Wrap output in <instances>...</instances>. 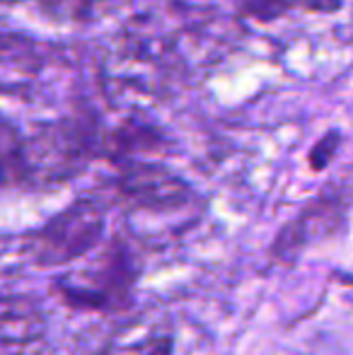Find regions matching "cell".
I'll list each match as a JSON object with an SVG mask.
<instances>
[{
	"label": "cell",
	"mask_w": 353,
	"mask_h": 355,
	"mask_svg": "<svg viewBox=\"0 0 353 355\" xmlns=\"http://www.w3.org/2000/svg\"><path fill=\"white\" fill-rule=\"evenodd\" d=\"M94 153V131L80 119L44 123L32 136H15L3 126L5 184L46 189L73 179Z\"/></svg>",
	"instance_id": "6da1fadb"
},
{
	"label": "cell",
	"mask_w": 353,
	"mask_h": 355,
	"mask_svg": "<svg viewBox=\"0 0 353 355\" xmlns=\"http://www.w3.org/2000/svg\"><path fill=\"white\" fill-rule=\"evenodd\" d=\"M136 278L138 271L131 252L114 239L85 268L58 278L56 288L73 307L114 312L131 302Z\"/></svg>",
	"instance_id": "7a4b0ae2"
},
{
	"label": "cell",
	"mask_w": 353,
	"mask_h": 355,
	"mask_svg": "<svg viewBox=\"0 0 353 355\" xmlns=\"http://www.w3.org/2000/svg\"><path fill=\"white\" fill-rule=\"evenodd\" d=\"M102 232L104 208L92 198H83L29 234L24 239V254L37 266H61L92 252Z\"/></svg>",
	"instance_id": "3957f363"
},
{
	"label": "cell",
	"mask_w": 353,
	"mask_h": 355,
	"mask_svg": "<svg viewBox=\"0 0 353 355\" xmlns=\"http://www.w3.org/2000/svg\"><path fill=\"white\" fill-rule=\"evenodd\" d=\"M117 193L128 211L148 218L175 215L193 203L191 189L177 174L148 162L128 164L117 182Z\"/></svg>",
	"instance_id": "277c9868"
},
{
	"label": "cell",
	"mask_w": 353,
	"mask_h": 355,
	"mask_svg": "<svg viewBox=\"0 0 353 355\" xmlns=\"http://www.w3.org/2000/svg\"><path fill=\"white\" fill-rule=\"evenodd\" d=\"M42 334V312L29 300L5 297L3 304V341L29 343Z\"/></svg>",
	"instance_id": "5b68a950"
},
{
	"label": "cell",
	"mask_w": 353,
	"mask_h": 355,
	"mask_svg": "<svg viewBox=\"0 0 353 355\" xmlns=\"http://www.w3.org/2000/svg\"><path fill=\"white\" fill-rule=\"evenodd\" d=\"M102 355H172L170 336H143L112 343Z\"/></svg>",
	"instance_id": "8992f818"
},
{
	"label": "cell",
	"mask_w": 353,
	"mask_h": 355,
	"mask_svg": "<svg viewBox=\"0 0 353 355\" xmlns=\"http://www.w3.org/2000/svg\"><path fill=\"white\" fill-rule=\"evenodd\" d=\"M39 8L58 22H80L94 12L99 0H37Z\"/></svg>",
	"instance_id": "52a82bcc"
},
{
	"label": "cell",
	"mask_w": 353,
	"mask_h": 355,
	"mask_svg": "<svg viewBox=\"0 0 353 355\" xmlns=\"http://www.w3.org/2000/svg\"><path fill=\"white\" fill-rule=\"evenodd\" d=\"M5 3H8V5H12V3H15V0H5Z\"/></svg>",
	"instance_id": "ba28073f"
}]
</instances>
